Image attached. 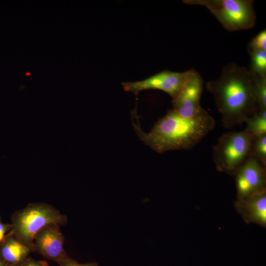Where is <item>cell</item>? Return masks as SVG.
<instances>
[{
	"label": "cell",
	"mask_w": 266,
	"mask_h": 266,
	"mask_svg": "<svg viewBox=\"0 0 266 266\" xmlns=\"http://www.w3.org/2000/svg\"><path fill=\"white\" fill-rule=\"evenodd\" d=\"M249 156L238 169L235 177L237 199L266 192V168Z\"/></svg>",
	"instance_id": "7"
},
{
	"label": "cell",
	"mask_w": 266,
	"mask_h": 266,
	"mask_svg": "<svg viewBox=\"0 0 266 266\" xmlns=\"http://www.w3.org/2000/svg\"><path fill=\"white\" fill-rule=\"evenodd\" d=\"M203 88V80L201 76L195 69H189L181 92L172 100V110L185 118H191L198 115L203 109L200 103Z\"/></svg>",
	"instance_id": "8"
},
{
	"label": "cell",
	"mask_w": 266,
	"mask_h": 266,
	"mask_svg": "<svg viewBox=\"0 0 266 266\" xmlns=\"http://www.w3.org/2000/svg\"><path fill=\"white\" fill-rule=\"evenodd\" d=\"M248 50H266V31L263 30L254 37L248 46Z\"/></svg>",
	"instance_id": "16"
},
{
	"label": "cell",
	"mask_w": 266,
	"mask_h": 266,
	"mask_svg": "<svg viewBox=\"0 0 266 266\" xmlns=\"http://www.w3.org/2000/svg\"><path fill=\"white\" fill-rule=\"evenodd\" d=\"M11 224L3 223L0 217V243L3 240L6 234L11 230Z\"/></svg>",
	"instance_id": "19"
},
{
	"label": "cell",
	"mask_w": 266,
	"mask_h": 266,
	"mask_svg": "<svg viewBox=\"0 0 266 266\" xmlns=\"http://www.w3.org/2000/svg\"><path fill=\"white\" fill-rule=\"evenodd\" d=\"M19 266H47V263L43 261H36L28 257Z\"/></svg>",
	"instance_id": "18"
},
{
	"label": "cell",
	"mask_w": 266,
	"mask_h": 266,
	"mask_svg": "<svg viewBox=\"0 0 266 266\" xmlns=\"http://www.w3.org/2000/svg\"><path fill=\"white\" fill-rule=\"evenodd\" d=\"M0 266H11L6 263H5L3 260L0 258Z\"/></svg>",
	"instance_id": "20"
},
{
	"label": "cell",
	"mask_w": 266,
	"mask_h": 266,
	"mask_svg": "<svg viewBox=\"0 0 266 266\" xmlns=\"http://www.w3.org/2000/svg\"><path fill=\"white\" fill-rule=\"evenodd\" d=\"M253 79L248 68L232 63L224 66L217 79L206 83L224 128L241 125L260 109L253 94Z\"/></svg>",
	"instance_id": "1"
},
{
	"label": "cell",
	"mask_w": 266,
	"mask_h": 266,
	"mask_svg": "<svg viewBox=\"0 0 266 266\" xmlns=\"http://www.w3.org/2000/svg\"><path fill=\"white\" fill-rule=\"evenodd\" d=\"M184 3L205 7L229 32L253 28L256 16L252 0H184Z\"/></svg>",
	"instance_id": "4"
},
{
	"label": "cell",
	"mask_w": 266,
	"mask_h": 266,
	"mask_svg": "<svg viewBox=\"0 0 266 266\" xmlns=\"http://www.w3.org/2000/svg\"><path fill=\"white\" fill-rule=\"evenodd\" d=\"M57 263L60 266H98L96 262L81 264L71 259L67 254L60 259Z\"/></svg>",
	"instance_id": "17"
},
{
	"label": "cell",
	"mask_w": 266,
	"mask_h": 266,
	"mask_svg": "<svg viewBox=\"0 0 266 266\" xmlns=\"http://www.w3.org/2000/svg\"><path fill=\"white\" fill-rule=\"evenodd\" d=\"M60 226L52 223L41 229L33 241L34 252L56 262L66 255L67 253L64 249L65 237Z\"/></svg>",
	"instance_id": "9"
},
{
	"label": "cell",
	"mask_w": 266,
	"mask_h": 266,
	"mask_svg": "<svg viewBox=\"0 0 266 266\" xmlns=\"http://www.w3.org/2000/svg\"><path fill=\"white\" fill-rule=\"evenodd\" d=\"M250 156L266 166V134L253 136Z\"/></svg>",
	"instance_id": "14"
},
{
	"label": "cell",
	"mask_w": 266,
	"mask_h": 266,
	"mask_svg": "<svg viewBox=\"0 0 266 266\" xmlns=\"http://www.w3.org/2000/svg\"><path fill=\"white\" fill-rule=\"evenodd\" d=\"M11 221L10 231L26 244L33 246L35 236L41 229L52 223L65 225L67 219L52 205L36 202L29 204L14 212Z\"/></svg>",
	"instance_id": "3"
},
{
	"label": "cell",
	"mask_w": 266,
	"mask_h": 266,
	"mask_svg": "<svg viewBox=\"0 0 266 266\" xmlns=\"http://www.w3.org/2000/svg\"><path fill=\"white\" fill-rule=\"evenodd\" d=\"M215 125L214 118L203 110L191 118L181 117L172 109L160 118L149 133L133 122L136 133L146 145L159 153L189 150L198 144Z\"/></svg>",
	"instance_id": "2"
},
{
	"label": "cell",
	"mask_w": 266,
	"mask_h": 266,
	"mask_svg": "<svg viewBox=\"0 0 266 266\" xmlns=\"http://www.w3.org/2000/svg\"><path fill=\"white\" fill-rule=\"evenodd\" d=\"M234 206L245 222L266 227V192L237 199Z\"/></svg>",
	"instance_id": "10"
},
{
	"label": "cell",
	"mask_w": 266,
	"mask_h": 266,
	"mask_svg": "<svg viewBox=\"0 0 266 266\" xmlns=\"http://www.w3.org/2000/svg\"><path fill=\"white\" fill-rule=\"evenodd\" d=\"M33 252V246L19 239L10 231L0 243V258L11 266H19Z\"/></svg>",
	"instance_id": "11"
},
{
	"label": "cell",
	"mask_w": 266,
	"mask_h": 266,
	"mask_svg": "<svg viewBox=\"0 0 266 266\" xmlns=\"http://www.w3.org/2000/svg\"><path fill=\"white\" fill-rule=\"evenodd\" d=\"M189 70L184 72H174L165 70L139 81L122 83L126 91L137 95L147 90H159L168 94L172 100L181 92L188 77Z\"/></svg>",
	"instance_id": "6"
},
{
	"label": "cell",
	"mask_w": 266,
	"mask_h": 266,
	"mask_svg": "<svg viewBox=\"0 0 266 266\" xmlns=\"http://www.w3.org/2000/svg\"><path fill=\"white\" fill-rule=\"evenodd\" d=\"M250 56V65L248 69L253 74L266 76V50H248Z\"/></svg>",
	"instance_id": "13"
},
{
	"label": "cell",
	"mask_w": 266,
	"mask_h": 266,
	"mask_svg": "<svg viewBox=\"0 0 266 266\" xmlns=\"http://www.w3.org/2000/svg\"><path fill=\"white\" fill-rule=\"evenodd\" d=\"M253 75L252 86L253 96L259 108L266 109V76Z\"/></svg>",
	"instance_id": "15"
},
{
	"label": "cell",
	"mask_w": 266,
	"mask_h": 266,
	"mask_svg": "<svg viewBox=\"0 0 266 266\" xmlns=\"http://www.w3.org/2000/svg\"><path fill=\"white\" fill-rule=\"evenodd\" d=\"M253 138V136L245 130L222 134L213 147V160L216 169L234 176L250 156Z\"/></svg>",
	"instance_id": "5"
},
{
	"label": "cell",
	"mask_w": 266,
	"mask_h": 266,
	"mask_svg": "<svg viewBox=\"0 0 266 266\" xmlns=\"http://www.w3.org/2000/svg\"><path fill=\"white\" fill-rule=\"evenodd\" d=\"M244 123L246 125L245 130L252 136L266 134V109H259L247 118Z\"/></svg>",
	"instance_id": "12"
}]
</instances>
